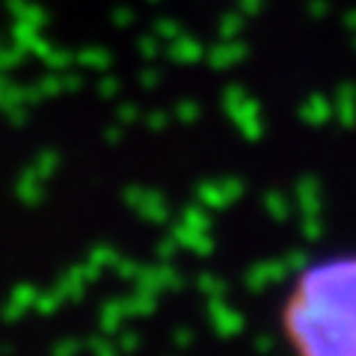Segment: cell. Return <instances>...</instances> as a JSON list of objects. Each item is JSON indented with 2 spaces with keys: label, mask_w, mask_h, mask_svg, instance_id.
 Segmentation results:
<instances>
[{
  "label": "cell",
  "mask_w": 356,
  "mask_h": 356,
  "mask_svg": "<svg viewBox=\"0 0 356 356\" xmlns=\"http://www.w3.org/2000/svg\"><path fill=\"white\" fill-rule=\"evenodd\" d=\"M291 356H356V252L309 264L280 309Z\"/></svg>",
  "instance_id": "cell-1"
}]
</instances>
